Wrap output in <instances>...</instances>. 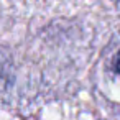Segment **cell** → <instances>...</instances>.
Segmentation results:
<instances>
[{"label": "cell", "mask_w": 120, "mask_h": 120, "mask_svg": "<svg viewBox=\"0 0 120 120\" xmlns=\"http://www.w3.org/2000/svg\"><path fill=\"white\" fill-rule=\"evenodd\" d=\"M115 2H120V0H115Z\"/></svg>", "instance_id": "2"}, {"label": "cell", "mask_w": 120, "mask_h": 120, "mask_svg": "<svg viewBox=\"0 0 120 120\" xmlns=\"http://www.w3.org/2000/svg\"><path fill=\"white\" fill-rule=\"evenodd\" d=\"M112 68L117 74H120V49L117 51V54L113 56V61H112Z\"/></svg>", "instance_id": "1"}]
</instances>
